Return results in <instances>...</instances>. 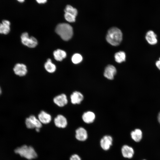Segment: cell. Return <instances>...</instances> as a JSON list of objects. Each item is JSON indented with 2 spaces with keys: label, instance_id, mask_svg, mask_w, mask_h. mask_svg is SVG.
<instances>
[{
  "label": "cell",
  "instance_id": "cell-1",
  "mask_svg": "<svg viewBox=\"0 0 160 160\" xmlns=\"http://www.w3.org/2000/svg\"><path fill=\"white\" fill-rule=\"evenodd\" d=\"M55 32L62 39L66 41L70 40L73 35L72 27L66 23H61L57 25L56 27Z\"/></svg>",
  "mask_w": 160,
  "mask_h": 160
},
{
  "label": "cell",
  "instance_id": "cell-2",
  "mask_svg": "<svg viewBox=\"0 0 160 160\" xmlns=\"http://www.w3.org/2000/svg\"><path fill=\"white\" fill-rule=\"evenodd\" d=\"M122 33L119 29L112 28L108 31L107 34L106 39L109 44L113 46L119 45L122 39Z\"/></svg>",
  "mask_w": 160,
  "mask_h": 160
},
{
  "label": "cell",
  "instance_id": "cell-3",
  "mask_svg": "<svg viewBox=\"0 0 160 160\" xmlns=\"http://www.w3.org/2000/svg\"><path fill=\"white\" fill-rule=\"evenodd\" d=\"M15 152L21 157L29 160L35 159L37 156L36 153L33 148L26 145L17 148L15 150Z\"/></svg>",
  "mask_w": 160,
  "mask_h": 160
},
{
  "label": "cell",
  "instance_id": "cell-4",
  "mask_svg": "<svg viewBox=\"0 0 160 160\" xmlns=\"http://www.w3.org/2000/svg\"><path fill=\"white\" fill-rule=\"evenodd\" d=\"M21 42L24 45L30 48L36 47L38 44L37 39L33 36L29 37L27 32L23 33L21 36Z\"/></svg>",
  "mask_w": 160,
  "mask_h": 160
},
{
  "label": "cell",
  "instance_id": "cell-5",
  "mask_svg": "<svg viewBox=\"0 0 160 160\" xmlns=\"http://www.w3.org/2000/svg\"><path fill=\"white\" fill-rule=\"evenodd\" d=\"M25 124L26 127L29 129L39 128L42 127V124L38 119L33 115H31L25 120Z\"/></svg>",
  "mask_w": 160,
  "mask_h": 160
},
{
  "label": "cell",
  "instance_id": "cell-6",
  "mask_svg": "<svg viewBox=\"0 0 160 160\" xmlns=\"http://www.w3.org/2000/svg\"><path fill=\"white\" fill-rule=\"evenodd\" d=\"M53 101L55 104L60 107L64 106L68 103L67 96L64 93L55 96L53 98Z\"/></svg>",
  "mask_w": 160,
  "mask_h": 160
},
{
  "label": "cell",
  "instance_id": "cell-7",
  "mask_svg": "<svg viewBox=\"0 0 160 160\" xmlns=\"http://www.w3.org/2000/svg\"><path fill=\"white\" fill-rule=\"evenodd\" d=\"M55 125L59 128H64L68 124V121L66 118L61 114L58 115L54 119Z\"/></svg>",
  "mask_w": 160,
  "mask_h": 160
},
{
  "label": "cell",
  "instance_id": "cell-8",
  "mask_svg": "<svg viewBox=\"0 0 160 160\" xmlns=\"http://www.w3.org/2000/svg\"><path fill=\"white\" fill-rule=\"evenodd\" d=\"M112 143V137L110 135H106L101 138L100 143L101 148L105 151H107L110 149Z\"/></svg>",
  "mask_w": 160,
  "mask_h": 160
},
{
  "label": "cell",
  "instance_id": "cell-9",
  "mask_svg": "<svg viewBox=\"0 0 160 160\" xmlns=\"http://www.w3.org/2000/svg\"><path fill=\"white\" fill-rule=\"evenodd\" d=\"M13 70L15 74L20 76H25L27 72L26 66L23 64H16L14 66Z\"/></svg>",
  "mask_w": 160,
  "mask_h": 160
},
{
  "label": "cell",
  "instance_id": "cell-10",
  "mask_svg": "<svg viewBox=\"0 0 160 160\" xmlns=\"http://www.w3.org/2000/svg\"><path fill=\"white\" fill-rule=\"evenodd\" d=\"M75 137L76 139L80 141H84L88 137L87 130L83 127H80L76 130Z\"/></svg>",
  "mask_w": 160,
  "mask_h": 160
},
{
  "label": "cell",
  "instance_id": "cell-11",
  "mask_svg": "<svg viewBox=\"0 0 160 160\" xmlns=\"http://www.w3.org/2000/svg\"><path fill=\"white\" fill-rule=\"evenodd\" d=\"M39 120L42 124H47L52 120V116L50 114L44 111H41L38 116Z\"/></svg>",
  "mask_w": 160,
  "mask_h": 160
},
{
  "label": "cell",
  "instance_id": "cell-12",
  "mask_svg": "<svg viewBox=\"0 0 160 160\" xmlns=\"http://www.w3.org/2000/svg\"><path fill=\"white\" fill-rule=\"evenodd\" d=\"M71 103L74 105L78 104L81 103L84 99V96L80 92L75 91L70 95Z\"/></svg>",
  "mask_w": 160,
  "mask_h": 160
},
{
  "label": "cell",
  "instance_id": "cell-13",
  "mask_svg": "<svg viewBox=\"0 0 160 160\" xmlns=\"http://www.w3.org/2000/svg\"><path fill=\"white\" fill-rule=\"evenodd\" d=\"M145 39L148 43L151 45H155L158 42L157 35L152 30H149L146 33Z\"/></svg>",
  "mask_w": 160,
  "mask_h": 160
},
{
  "label": "cell",
  "instance_id": "cell-14",
  "mask_svg": "<svg viewBox=\"0 0 160 160\" xmlns=\"http://www.w3.org/2000/svg\"><path fill=\"white\" fill-rule=\"evenodd\" d=\"M116 68L113 65H109L105 68L104 75L107 79L112 80L113 79L114 76L116 74Z\"/></svg>",
  "mask_w": 160,
  "mask_h": 160
},
{
  "label": "cell",
  "instance_id": "cell-15",
  "mask_svg": "<svg viewBox=\"0 0 160 160\" xmlns=\"http://www.w3.org/2000/svg\"><path fill=\"white\" fill-rule=\"evenodd\" d=\"M121 152L123 156L128 159L132 158L134 153L133 148L127 145H124L122 147Z\"/></svg>",
  "mask_w": 160,
  "mask_h": 160
},
{
  "label": "cell",
  "instance_id": "cell-16",
  "mask_svg": "<svg viewBox=\"0 0 160 160\" xmlns=\"http://www.w3.org/2000/svg\"><path fill=\"white\" fill-rule=\"evenodd\" d=\"M10 23L8 20H4L0 23V34L7 35L10 31Z\"/></svg>",
  "mask_w": 160,
  "mask_h": 160
},
{
  "label": "cell",
  "instance_id": "cell-17",
  "mask_svg": "<svg viewBox=\"0 0 160 160\" xmlns=\"http://www.w3.org/2000/svg\"><path fill=\"white\" fill-rule=\"evenodd\" d=\"M95 118V113L91 111H88L84 113L82 116L83 120L87 124H90L93 122Z\"/></svg>",
  "mask_w": 160,
  "mask_h": 160
},
{
  "label": "cell",
  "instance_id": "cell-18",
  "mask_svg": "<svg viewBox=\"0 0 160 160\" xmlns=\"http://www.w3.org/2000/svg\"><path fill=\"white\" fill-rule=\"evenodd\" d=\"M130 135L132 139L137 142L140 141L142 138V132L140 129H137L132 131Z\"/></svg>",
  "mask_w": 160,
  "mask_h": 160
},
{
  "label": "cell",
  "instance_id": "cell-19",
  "mask_svg": "<svg viewBox=\"0 0 160 160\" xmlns=\"http://www.w3.org/2000/svg\"><path fill=\"white\" fill-rule=\"evenodd\" d=\"M55 59L57 61H61L66 56V52L60 49H57L53 52Z\"/></svg>",
  "mask_w": 160,
  "mask_h": 160
},
{
  "label": "cell",
  "instance_id": "cell-20",
  "mask_svg": "<svg viewBox=\"0 0 160 160\" xmlns=\"http://www.w3.org/2000/svg\"><path fill=\"white\" fill-rule=\"evenodd\" d=\"M44 66L46 70L49 73H53L56 70L55 65L52 62L51 60L49 58L47 60Z\"/></svg>",
  "mask_w": 160,
  "mask_h": 160
},
{
  "label": "cell",
  "instance_id": "cell-21",
  "mask_svg": "<svg viewBox=\"0 0 160 160\" xmlns=\"http://www.w3.org/2000/svg\"><path fill=\"white\" fill-rule=\"evenodd\" d=\"M116 61L118 63H121L125 60L126 55L124 52L120 51L116 53L115 55Z\"/></svg>",
  "mask_w": 160,
  "mask_h": 160
},
{
  "label": "cell",
  "instance_id": "cell-22",
  "mask_svg": "<svg viewBox=\"0 0 160 160\" xmlns=\"http://www.w3.org/2000/svg\"><path fill=\"white\" fill-rule=\"evenodd\" d=\"M64 12L65 13L71 14L76 17L78 13L77 9L70 5H68L66 6L64 9Z\"/></svg>",
  "mask_w": 160,
  "mask_h": 160
},
{
  "label": "cell",
  "instance_id": "cell-23",
  "mask_svg": "<svg viewBox=\"0 0 160 160\" xmlns=\"http://www.w3.org/2000/svg\"><path fill=\"white\" fill-rule=\"evenodd\" d=\"M82 60V57L80 54L76 53L73 55L71 58L73 63L77 64L80 63Z\"/></svg>",
  "mask_w": 160,
  "mask_h": 160
},
{
  "label": "cell",
  "instance_id": "cell-24",
  "mask_svg": "<svg viewBox=\"0 0 160 160\" xmlns=\"http://www.w3.org/2000/svg\"><path fill=\"white\" fill-rule=\"evenodd\" d=\"M64 17L65 20L68 22L72 23L75 21L76 17L71 14L65 13Z\"/></svg>",
  "mask_w": 160,
  "mask_h": 160
},
{
  "label": "cell",
  "instance_id": "cell-25",
  "mask_svg": "<svg viewBox=\"0 0 160 160\" xmlns=\"http://www.w3.org/2000/svg\"><path fill=\"white\" fill-rule=\"evenodd\" d=\"M70 160H81L80 157L77 154L72 155L70 158Z\"/></svg>",
  "mask_w": 160,
  "mask_h": 160
},
{
  "label": "cell",
  "instance_id": "cell-26",
  "mask_svg": "<svg viewBox=\"0 0 160 160\" xmlns=\"http://www.w3.org/2000/svg\"><path fill=\"white\" fill-rule=\"evenodd\" d=\"M156 67L160 70V61L158 60L155 63Z\"/></svg>",
  "mask_w": 160,
  "mask_h": 160
},
{
  "label": "cell",
  "instance_id": "cell-27",
  "mask_svg": "<svg viewBox=\"0 0 160 160\" xmlns=\"http://www.w3.org/2000/svg\"><path fill=\"white\" fill-rule=\"evenodd\" d=\"M39 4H44L46 2L47 0H36Z\"/></svg>",
  "mask_w": 160,
  "mask_h": 160
},
{
  "label": "cell",
  "instance_id": "cell-28",
  "mask_svg": "<svg viewBox=\"0 0 160 160\" xmlns=\"http://www.w3.org/2000/svg\"><path fill=\"white\" fill-rule=\"evenodd\" d=\"M158 121L160 124V112L159 113L158 116Z\"/></svg>",
  "mask_w": 160,
  "mask_h": 160
},
{
  "label": "cell",
  "instance_id": "cell-29",
  "mask_svg": "<svg viewBox=\"0 0 160 160\" xmlns=\"http://www.w3.org/2000/svg\"><path fill=\"white\" fill-rule=\"evenodd\" d=\"M17 0L19 2L21 3L25 1V0Z\"/></svg>",
  "mask_w": 160,
  "mask_h": 160
},
{
  "label": "cell",
  "instance_id": "cell-30",
  "mask_svg": "<svg viewBox=\"0 0 160 160\" xmlns=\"http://www.w3.org/2000/svg\"><path fill=\"white\" fill-rule=\"evenodd\" d=\"M35 129H36V132H39L40 131V129L39 128H35Z\"/></svg>",
  "mask_w": 160,
  "mask_h": 160
},
{
  "label": "cell",
  "instance_id": "cell-31",
  "mask_svg": "<svg viewBox=\"0 0 160 160\" xmlns=\"http://www.w3.org/2000/svg\"><path fill=\"white\" fill-rule=\"evenodd\" d=\"M1 88L0 87V95H1Z\"/></svg>",
  "mask_w": 160,
  "mask_h": 160
},
{
  "label": "cell",
  "instance_id": "cell-32",
  "mask_svg": "<svg viewBox=\"0 0 160 160\" xmlns=\"http://www.w3.org/2000/svg\"><path fill=\"white\" fill-rule=\"evenodd\" d=\"M159 61H160V57H159Z\"/></svg>",
  "mask_w": 160,
  "mask_h": 160
},
{
  "label": "cell",
  "instance_id": "cell-33",
  "mask_svg": "<svg viewBox=\"0 0 160 160\" xmlns=\"http://www.w3.org/2000/svg\"></svg>",
  "mask_w": 160,
  "mask_h": 160
}]
</instances>
